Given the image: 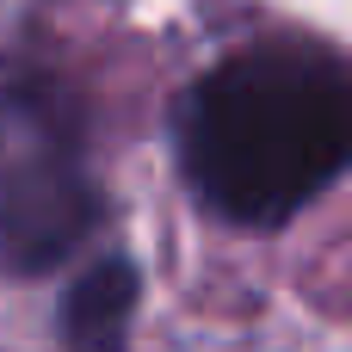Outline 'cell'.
<instances>
[{"label": "cell", "instance_id": "cell-2", "mask_svg": "<svg viewBox=\"0 0 352 352\" xmlns=\"http://www.w3.org/2000/svg\"><path fill=\"white\" fill-rule=\"evenodd\" d=\"M99 223L80 142L62 124L50 87L0 93V260L19 272H50Z\"/></svg>", "mask_w": 352, "mask_h": 352}, {"label": "cell", "instance_id": "cell-3", "mask_svg": "<svg viewBox=\"0 0 352 352\" xmlns=\"http://www.w3.org/2000/svg\"><path fill=\"white\" fill-rule=\"evenodd\" d=\"M130 316H136V266L130 260H99L68 291V309H62L68 352H124Z\"/></svg>", "mask_w": 352, "mask_h": 352}, {"label": "cell", "instance_id": "cell-1", "mask_svg": "<svg viewBox=\"0 0 352 352\" xmlns=\"http://www.w3.org/2000/svg\"><path fill=\"white\" fill-rule=\"evenodd\" d=\"M179 161L229 223H285L352 167V68L309 43L217 62L179 105Z\"/></svg>", "mask_w": 352, "mask_h": 352}]
</instances>
